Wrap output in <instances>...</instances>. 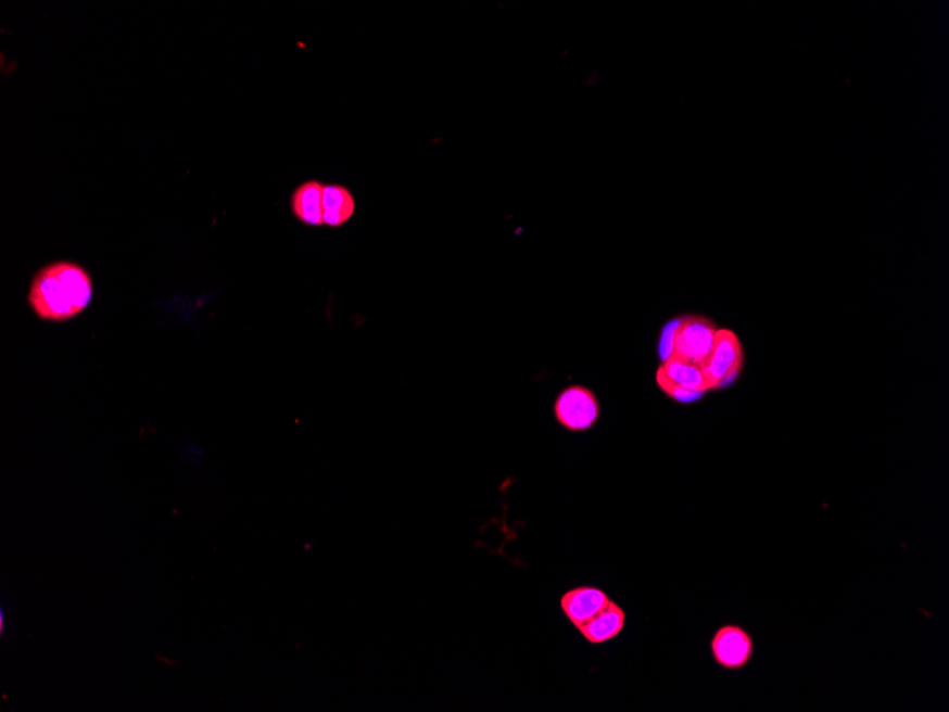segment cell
Instances as JSON below:
<instances>
[{
  "label": "cell",
  "instance_id": "obj_2",
  "mask_svg": "<svg viewBox=\"0 0 949 712\" xmlns=\"http://www.w3.org/2000/svg\"><path fill=\"white\" fill-rule=\"evenodd\" d=\"M718 332L716 323L704 316H684L675 320L670 355L701 366L711 353Z\"/></svg>",
  "mask_w": 949,
  "mask_h": 712
},
{
  "label": "cell",
  "instance_id": "obj_8",
  "mask_svg": "<svg viewBox=\"0 0 949 712\" xmlns=\"http://www.w3.org/2000/svg\"><path fill=\"white\" fill-rule=\"evenodd\" d=\"M324 187L319 181H306L294 190L290 206L294 217L308 227H321L324 223Z\"/></svg>",
  "mask_w": 949,
  "mask_h": 712
},
{
  "label": "cell",
  "instance_id": "obj_10",
  "mask_svg": "<svg viewBox=\"0 0 949 712\" xmlns=\"http://www.w3.org/2000/svg\"><path fill=\"white\" fill-rule=\"evenodd\" d=\"M624 610L610 601V605L603 612L590 620L579 631L587 641L593 643V645H602V643L610 641L619 636L624 631Z\"/></svg>",
  "mask_w": 949,
  "mask_h": 712
},
{
  "label": "cell",
  "instance_id": "obj_6",
  "mask_svg": "<svg viewBox=\"0 0 949 712\" xmlns=\"http://www.w3.org/2000/svg\"><path fill=\"white\" fill-rule=\"evenodd\" d=\"M713 659L721 668L738 670L745 668L754 656V641L749 634L738 626L721 627L712 638Z\"/></svg>",
  "mask_w": 949,
  "mask_h": 712
},
{
  "label": "cell",
  "instance_id": "obj_9",
  "mask_svg": "<svg viewBox=\"0 0 949 712\" xmlns=\"http://www.w3.org/2000/svg\"><path fill=\"white\" fill-rule=\"evenodd\" d=\"M356 213V200L347 187L326 183L324 187V223L330 228L347 224Z\"/></svg>",
  "mask_w": 949,
  "mask_h": 712
},
{
  "label": "cell",
  "instance_id": "obj_1",
  "mask_svg": "<svg viewBox=\"0 0 949 712\" xmlns=\"http://www.w3.org/2000/svg\"><path fill=\"white\" fill-rule=\"evenodd\" d=\"M91 298L90 275L73 262L46 266L30 284L29 305L41 320H71L90 305Z\"/></svg>",
  "mask_w": 949,
  "mask_h": 712
},
{
  "label": "cell",
  "instance_id": "obj_11",
  "mask_svg": "<svg viewBox=\"0 0 949 712\" xmlns=\"http://www.w3.org/2000/svg\"><path fill=\"white\" fill-rule=\"evenodd\" d=\"M7 633V610H4V605H0V636H4Z\"/></svg>",
  "mask_w": 949,
  "mask_h": 712
},
{
  "label": "cell",
  "instance_id": "obj_5",
  "mask_svg": "<svg viewBox=\"0 0 949 712\" xmlns=\"http://www.w3.org/2000/svg\"><path fill=\"white\" fill-rule=\"evenodd\" d=\"M744 352L738 336L731 330L721 329L716 334L711 353L703 365L709 389H721L739 373Z\"/></svg>",
  "mask_w": 949,
  "mask_h": 712
},
{
  "label": "cell",
  "instance_id": "obj_4",
  "mask_svg": "<svg viewBox=\"0 0 949 712\" xmlns=\"http://www.w3.org/2000/svg\"><path fill=\"white\" fill-rule=\"evenodd\" d=\"M555 416L564 429L583 433L596 424L600 417V403L592 390L571 385L557 396Z\"/></svg>",
  "mask_w": 949,
  "mask_h": 712
},
{
  "label": "cell",
  "instance_id": "obj_7",
  "mask_svg": "<svg viewBox=\"0 0 949 712\" xmlns=\"http://www.w3.org/2000/svg\"><path fill=\"white\" fill-rule=\"evenodd\" d=\"M605 592L594 587H578L561 597V610L575 628L583 627L590 620L610 605Z\"/></svg>",
  "mask_w": 949,
  "mask_h": 712
},
{
  "label": "cell",
  "instance_id": "obj_3",
  "mask_svg": "<svg viewBox=\"0 0 949 712\" xmlns=\"http://www.w3.org/2000/svg\"><path fill=\"white\" fill-rule=\"evenodd\" d=\"M657 383L662 392L680 403H693L711 390L701 366L672 355L658 369Z\"/></svg>",
  "mask_w": 949,
  "mask_h": 712
}]
</instances>
